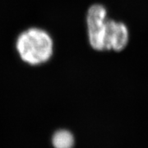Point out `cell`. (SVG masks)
Wrapping results in <instances>:
<instances>
[{"mask_svg":"<svg viewBox=\"0 0 148 148\" xmlns=\"http://www.w3.org/2000/svg\"><path fill=\"white\" fill-rule=\"evenodd\" d=\"M16 49L23 62L33 66L40 65L48 62L52 57L53 39L43 29L29 28L18 36Z\"/></svg>","mask_w":148,"mask_h":148,"instance_id":"cell-1","label":"cell"},{"mask_svg":"<svg viewBox=\"0 0 148 148\" xmlns=\"http://www.w3.org/2000/svg\"><path fill=\"white\" fill-rule=\"evenodd\" d=\"M106 8L101 3L92 4L86 12L87 36L90 47L96 51H105L104 40L108 20Z\"/></svg>","mask_w":148,"mask_h":148,"instance_id":"cell-2","label":"cell"},{"mask_svg":"<svg viewBox=\"0 0 148 148\" xmlns=\"http://www.w3.org/2000/svg\"><path fill=\"white\" fill-rule=\"evenodd\" d=\"M129 42V31L123 22L108 19L104 40L105 51L121 52Z\"/></svg>","mask_w":148,"mask_h":148,"instance_id":"cell-3","label":"cell"},{"mask_svg":"<svg viewBox=\"0 0 148 148\" xmlns=\"http://www.w3.org/2000/svg\"><path fill=\"white\" fill-rule=\"evenodd\" d=\"M53 145L55 148H73L74 138L68 130H58L53 137Z\"/></svg>","mask_w":148,"mask_h":148,"instance_id":"cell-4","label":"cell"}]
</instances>
